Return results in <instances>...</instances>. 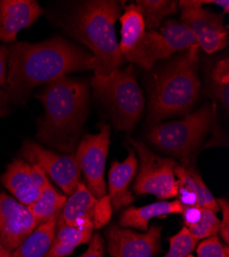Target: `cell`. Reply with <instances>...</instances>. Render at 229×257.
<instances>
[{
  "mask_svg": "<svg viewBox=\"0 0 229 257\" xmlns=\"http://www.w3.org/2000/svg\"><path fill=\"white\" fill-rule=\"evenodd\" d=\"M91 53L62 37L38 44L15 42L9 47L6 91L14 103H23L32 90L67 74L93 70Z\"/></svg>",
  "mask_w": 229,
  "mask_h": 257,
  "instance_id": "6da1fadb",
  "label": "cell"
},
{
  "mask_svg": "<svg viewBox=\"0 0 229 257\" xmlns=\"http://www.w3.org/2000/svg\"><path fill=\"white\" fill-rule=\"evenodd\" d=\"M36 98L45 108L38 121L37 139L61 153H73L88 116V83L64 76L46 84Z\"/></svg>",
  "mask_w": 229,
  "mask_h": 257,
  "instance_id": "7a4b0ae2",
  "label": "cell"
},
{
  "mask_svg": "<svg viewBox=\"0 0 229 257\" xmlns=\"http://www.w3.org/2000/svg\"><path fill=\"white\" fill-rule=\"evenodd\" d=\"M121 11L114 0H89L77 3L67 17L65 29L91 51L96 76H108L124 62L115 34Z\"/></svg>",
  "mask_w": 229,
  "mask_h": 257,
  "instance_id": "3957f363",
  "label": "cell"
},
{
  "mask_svg": "<svg viewBox=\"0 0 229 257\" xmlns=\"http://www.w3.org/2000/svg\"><path fill=\"white\" fill-rule=\"evenodd\" d=\"M198 46L182 52L152 75L148 102V120L158 123L173 115L188 113L200 91Z\"/></svg>",
  "mask_w": 229,
  "mask_h": 257,
  "instance_id": "277c9868",
  "label": "cell"
},
{
  "mask_svg": "<svg viewBox=\"0 0 229 257\" xmlns=\"http://www.w3.org/2000/svg\"><path fill=\"white\" fill-rule=\"evenodd\" d=\"M95 97L106 107L116 130L131 134L144 111V96L133 64L116 69L108 76L92 80Z\"/></svg>",
  "mask_w": 229,
  "mask_h": 257,
  "instance_id": "5b68a950",
  "label": "cell"
},
{
  "mask_svg": "<svg viewBox=\"0 0 229 257\" xmlns=\"http://www.w3.org/2000/svg\"><path fill=\"white\" fill-rule=\"evenodd\" d=\"M213 123V108L210 104H204L181 120L152 124L146 138L159 152L186 162L191 160L192 154L210 133Z\"/></svg>",
  "mask_w": 229,
  "mask_h": 257,
  "instance_id": "8992f818",
  "label": "cell"
},
{
  "mask_svg": "<svg viewBox=\"0 0 229 257\" xmlns=\"http://www.w3.org/2000/svg\"><path fill=\"white\" fill-rule=\"evenodd\" d=\"M140 159V171L134 185L137 195H153L160 201L177 196L178 180L174 168L177 163L173 159L162 158L152 153L141 141L129 138Z\"/></svg>",
  "mask_w": 229,
  "mask_h": 257,
  "instance_id": "52a82bcc",
  "label": "cell"
},
{
  "mask_svg": "<svg viewBox=\"0 0 229 257\" xmlns=\"http://www.w3.org/2000/svg\"><path fill=\"white\" fill-rule=\"evenodd\" d=\"M181 22L195 35L196 42L204 53L213 54L228 45V29L223 14L202 8L200 0H182L178 3Z\"/></svg>",
  "mask_w": 229,
  "mask_h": 257,
  "instance_id": "ba28073f",
  "label": "cell"
},
{
  "mask_svg": "<svg viewBox=\"0 0 229 257\" xmlns=\"http://www.w3.org/2000/svg\"><path fill=\"white\" fill-rule=\"evenodd\" d=\"M110 143V126L102 123L98 134L82 137L75 149V160L87 181V187L96 199L106 196L104 179Z\"/></svg>",
  "mask_w": 229,
  "mask_h": 257,
  "instance_id": "9c48e42d",
  "label": "cell"
},
{
  "mask_svg": "<svg viewBox=\"0 0 229 257\" xmlns=\"http://www.w3.org/2000/svg\"><path fill=\"white\" fill-rule=\"evenodd\" d=\"M112 208L108 195L96 199L85 183L80 182L67 199L58 221L80 229L101 228L111 218Z\"/></svg>",
  "mask_w": 229,
  "mask_h": 257,
  "instance_id": "30bf717a",
  "label": "cell"
},
{
  "mask_svg": "<svg viewBox=\"0 0 229 257\" xmlns=\"http://www.w3.org/2000/svg\"><path fill=\"white\" fill-rule=\"evenodd\" d=\"M21 153L27 163L39 167L65 195H72L80 183L81 172L74 155L62 156L31 141H25Z\"/></svg>",
  "mask_w": 229,
  "mask_h": 257,
  "instance_id": "8fae6325",
  "label": "cell"
},
{
  "mask_svg": "<svg viewBox=\"0 0 229 257\" xmlns=\"http://www.w3.org/2000/svg\"><path fill=\"white\" fill-rule=\"evenodd\" d=\"M36 227L27 206L0 192V241L6 249L16 250Z\"/></svg>",
  "mask_w": 229,
  "mask_h": 257,
  "instance_id": "7c38bea8",
  "label": "cell"
},
{
  "mask_svg": "<svg viewBox=\"0 0 229 257\" xmlns=\"http://www.w3.org/2000/svg\"><path fill=\"white\" fill-rule=\"evenodd\" d=\"M108 252L112 257H152L160 249L161 227L153 225L146 233L111 225L107 231Z\"/></svg>",
  "mask_w": 229,
  "mask_h": 257,
  "instance_id": "4fadbf2b",
  "label": "cell"
},
{
  "mask_svg": "<svg viewBox=\"0 0 229 257\" xmlns=\"http://www.w3.org/2000/svg\"><path fill=\"white\" fill-rule=\"evenodd\" d=\"M2 182L21 204L28 207L38 199L50 180L39 167L16 160L8 166Z\"/></svg>",
  "mask_w": 229,
  "mask_h": 257,
  "instance_id": "5bb4252c",
  "label": "cell"
},
{
  "mask_svg": "<svg viewBox=\"0 0 229 257\" xmlns=\"http://www.w3.org/2000/svg\"><path fill=\"white\" fill-rule=\"evenodd\" d=\"M43 14V8L34 0L0 2V40L14 42L21 30L31 27Z\"/></svg>",
  "mask_w": 229,
  "mask_h": 257,
  "instance_id": "9a60e30c",
  "label": "cell"
},
{
  "mask_svg": "<svg viewBox=\"0 0 229 257\" xmlns=\"http://www.w3.org/2000/svg\"><path fill=\"white\" fill-rule=\"evenodd\" d=\"M138 167V160L133 151H130L126 161L113 162L109 171V199L111 208L118 211L134 202V197L129 190V186L135 177Z\"/></svg>",
  "mask_w": 229,
  "mask_h": 257,
  "instance_id": "2e32d148",
  "label": "cell"
},
{
  "mask_svg": "<svg viewBox=\"0 0 229 257\" xmlns=\"http://www.w3.org/2000/svg\"><path fill=\"white\" fill-rule=\"evenodd\" d=\"M121 30L119 52L124 60L135 64L140 51L143 36L146 32L144 20L135 5L124 8V13L119 18Z\"/></svg>",
  "mask_w": 229,
  "mask_h": 257,
  "instance_id": "e0dca14e",
  "label": "cell"
},
{
  "mask_svg": "<svg viewBox=\"0 0 229 257\" xmlns=\"http://www.w3.org/2000/svg\"><path fill=\"white\" fill-rule=\"evenodd\" d=\"M183 209L184 207L178 200L172 202L160 201L144 207H130L121 213L119 224L122 227L146 230L152 218L168 216L171 214H181Z\"/></svg>",
  "mask_w": 229,
  "mask_h": 257,
  "instance_id": "ac0fdd59",
  "label": "cell"
},
{
  "mask_svg": "<svg viewBox=\"0 0 229 257\" xmlns=\"http://www.w3.org/2000/svg\"><path fill=\"white\" fill-rule=\"evenodd\" d=\"M174 173L180 184H183L195 194L199 207L209 209L215 213L220 210L217 200L213 197L210 189L202 181L199 173L190 160L182 162L181 165H177L174 168Z\"/></svg>",
  "mask_w": 229,
  "mask_h": 257,
  "instance_id": "d6986e66",
  "label": "cell"
},
{
  "mask_svg": "<svg viewBox=\"0 0 229 257\" xmlns=\"http://www.w3.org/2000/svg\"><path fill=\"white\" fill-rule=\"evenodd\" d=\"M58 218L37 225L11 257H46L55 239Z\"/></svg>",
  "mask_w": 229,
  "mask_h": 257,
  "instance_id": "ffe728a7",
  "label": "cell"
},
{
  "mask_svg": "<svg viewBox=\"0 0 229 257\" xmlns=\"http://www.w3.org/2000/svg\"><path fill=\"white\" fill-rule=\"evenodd\" d=\"M55 239L46 257H67L73 250L81 245L89 243L93 237V230L80 229L57 221Z\"/></svg>",
  "mask_w": 229,
  "mask_h": 257,
  "instance_id": "44dd1931",
  "label": "cell"
},
{
  "mask_svg": "<svg viewBox=\"0 0 229 257\" xmlns=\"http://www.w3.org/2000/svg\"><path fill=\"white\" fill-rule=\"evenodd\" d=\"M66 201V196L58 192L50 182L41 191L38 199L28 206V209L39 225L58 218Z\"/></svg>",
  "mask_w": 229,
  "mask_h": 257,
  "instance_id": "7402d4cb",
  "label": "cell"
},
{
  "mask_svg": "<svg viewBox=\"0 0 229 257\" xmlns=\"http://www.w3.org/2000/svg\"><path fill=\"white\" fill-rule=\"evenodd\" d=\"M158 32L164 38L172 54L198 46L194 33L181 21L165 20L159 27Z\"/></svg>",
  "mask_w": 229,
  "mask_h": 257,
  "instance_id": "603a6c76",
  "label": "cell"
},
{
  "mask_svg": "<svg viewBox=\"0 0 229 257\" xmlns=\"http://www.w3.org/2000/svg\"><path fill=\"white\" fill-rule=\"evenodd\" d=\"M135 6L148 30L159 28L165 18L175 15L178 11V2L174 0H138Z\"/></svg>",
  "mask_w": 229,
  "mask_h": 257,
  "instance_id": "cb8c5ba5",
  "label": "cell"
},
{
  "mask_svg": "<svg viewBox=\"0 0 229 257\" xmlns=\"http://www.w3.org/2000/svg\"><path fill=\"white\" fill-rule=\"evenodd\" d=\"M220 219L216 216V213L202 208L200 219L192 226L188 227V230L193 237L198 241L213 237L219 233Z\"/></svg>",
  "mask_w": 229,
  "mask_h": 257,
  "instance_id": "d4e9b609",
  "label": "cell"
},
{
  "mask_svg": "<svg viewBox=\"0 0 229 257\" xmlns=\"http://www.w3.org/2000/svg\"><path fill=\"white\" fill-rule=\"evenodd\" d=\"M169 242L170 250L163 257H186L194 250L197 244V240L185 226L170 238Z\"/></svg>",
  "mask_w": 229,
  "mask_h": 257,
  "instance_id": "484cf974",
  "label": "cell"
},
{
  "mask_svg": "<svg viewBox=\"0 0 229 257\" xmlns=\"http://www.w3.org/2000/svg\"><path fill=\"white\" fill-rule=\"evenodd\" d=\"M198 257H229L228 247H224L217 235L206 238L197 247Z\"/></svg>",
  "mask_w": 229,
  "mask_h": 257,
  "instance_id": "4316f807",
  "label": "cell"
},
{
  "mask_svg": "<svg viewBox=\"0 0 229 257\" xmlns=\"http://www.w3.org/2000/svg\"><path fill=\"white\" fill-rule=\"evenodd\" d=\"M212 83L220 85L229 84V61L228 57L220 60L211 72Z\"/></svg>",
  "mask_w": 229,
  "mask_h": 257,
  "instance_id": "83f0119b",
  "label": "cell"
},
{
  "mask_svg": "<svg viewBox=\"0 0 229 257\" xmlns=\"http://www.w3.org/2000/svg\"><path fill=\"white\" fill-rule=\"evenodd\" d=\"M219 208L222 210V215H223V220L220 221V229L219 233L221 235V238L223 241L228 244L229 242V204L226 200L224 199H219L217 200Z\"/></svg>",
  "mask_w": 229,
  "mask_h": 257,
  "instance_id": "f1b7e54d",
  "label": "cell"
},
{
  "mask_svg": "<svg viewBox=\"0 0 229 257\" xmlns=\"http://www.w3.org/2000/svg\"><path fill=\"white\" fill-rule=\"evenodd\" d=\"M177 196L179 197L178 201L183 207H193V206H198V201L197 197L195 194L183 184H180L178 182V192Z\"/></svg>",
  "mask_w": 229,
  "mask_h": 257,
  "instance_id": "f546056e",
  "label": "cell"
},
{
  "mask_svg": "<svg viewBox=\"0 0 229 257\" xmlns=\"http://www.w3.org/2000/svg\"><path fill=\"white\" fill-rule=\"evenodd\" d=\"M209 93L214 98L219 100L222 105H224L225 110L228 111L229 108V84L228 85H220L211 83L209 88Z\"/></svg>",
  "mask_w": 229,
  "mask_h": 257,
  "instance_id": "4dcf8cb0",
  "label": "cell"
},
{
  "mask_svg": "<svg viewBox=\"0 0 229 257\" xmlns=\"http://www.w3.org/2000/svg\"><path fill=\"white\" fill-rule=\"evenodd\" d=\"M201 211L202 208L199 206H193V207H184L182 211L183 215V221L185 227H190L194 225L201 217Z\"/></svg>",
  "mask_w": 229,
  "mask_h": 257,
  "instance_id": "1f68e13d",
  "label": "cell"
},
{
  "mask_svg": "<svg viewBox=\"0 0 229 257\" xmlns=\"http://www.w3.org/2000/svg\"><path fill=\"white\" fill-rule=\"evenodd\" d=\"M80 257H104V244L99 233L93 235L88 250Z\"/></svg>",
  "mask_w": 229,
  "mask_h": 257,
  "instance_id": "d6a6232c",
  "label": "cell"
},
{
  "mask_svg": "<svg viewBox=\"0 0 229 257\" xmlns=\"http://www.w3.org/2000/svg\"><path fill=\"white\" fill-rule=\"evenodd\" d=\"M9 58V47L0 45V87L7 85V60Z\"/></svg>",
  "mask_w": 229,
  "mask_h": 257,
  "instance_id": "836d02e7",
  "label": "cell"
},
{
  "mask_svg": "<svg viewBox=\"0 0 229 257\" xmlns=\"http://www.w3.org/2000/svg\"><path fill=\"white\" fill-rule=\"evenodd\" d=\"M10 101H11V99H10L8 92L6 90L0 89V117H4L9 114Z\"/></svg>",
  "mask_w": 229,
  "mask_h": 257,
  "instance_id": "e575fe53",
  "label": "cell"
},
{
  "mask_svg": "<svg viewBox=\"0 0 229 257\" xmlns=\"http://www.w3.org/2000/svg\"><path fill=\"white\" fill-rule=\"evenodd\" d=\"M11 255H12V252L9 250H6L3 253H0V257H11Z\"/></svg>",
  "mask_w": 229,
  "mask_h": 257,
  "instance_id": "d590c367",
  "label": "cell"
},
{
  "mask_svg": "<svg viewBox=\"0 0 229 257\" xmlns=\"http://www.w3.org/2000/svg\"><path fill=\"white\" fill-rule=\"evenodd\" d=\"M6 250H8V249L5 248V246H4L3 243H2V241H0V253H3V252L6 251Z\"/></svg>",
  "mask_w": 229,
  "mask_h": 257,
  "instance_id": "8d00e7d4",
  "label": "cell"
},
{
  "mask_svg": "<svg viewBox=\"0 0 229 257\" xmlns=\"http://www.w3.org/2000/svg\"><path fill=\"white\" fill-rule=\"evenodd\" d=\"M186 257H193V256H192V255H190V254H189V255H187V256H186Z\"/></svg>",
  "mask_w": 229,
  "mask_h": 257,
  "instance_id": "74e56055",
  "label": "cell"
}]
</instances>
